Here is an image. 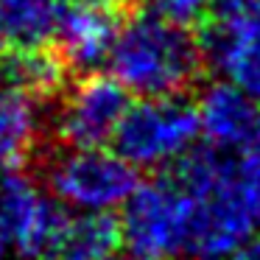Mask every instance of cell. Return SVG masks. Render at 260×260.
<instances>
[{
    "mask_svg": "<svg viewBox=\"0 0 260 260\" xmlns=\"http://www.w3.org/2000/svg\"><path fill=\"white\" fill-rule=\"evenodd\" d=\"M120 243V221L112 213H79L68 218L62 238L45 260H115Z\"/></svg>",
    "mask_w": 260,
    "mask_h": 260,
    "instance_id": "cell-14",
    "label": "cell"
},
{
    "mask_svg": "<svg viewBox=\"0 0 260 260\" xmlns=\"http://www.w3.org/2000/svg\"><path fill=\"white\" fill-rule=\"evenodd\" d=\"M70 3H98V0H70Z\"/></svg>",
    "mask_w": 260,
    "mask_h": 260,
    "instance_id": "cell-18",
    "label": "cell"
},
{
    "mask_svg": "<svg viewBox=\"0 0 260 260\" xmlns=\"http://www.w3.org/2000/svg\"><path fill=\"white\" fill-rule=\"evenodd\" d=\"M40 137L37 98L0 81V174L23 168Z\"/></svg>",
    "mask_w": 260,
    "mask_h": 260,
    "instance_id": "cell-12",
    "label": "cell"
},
{
    "mask_svg": "<svg viewBox=\"0 0 260 260\" xmlns=\"http://www.w3.org/2000/svg\"><path fill=\"white\" fill-rule=\"evenodd\" d=\"M0 79H3V84L25 92L37 101H45L64 90L68 64L59 56V51L48 45L6 51L0 59Z\"/></svg>",
    "mask_w": 260,
    "mask_h": 260,
    "instance_id": "cell-11",
    "label": "cell"
},
{
    "mask_svg": "<svg viewBox=\"0 0 260 260\" xmlns=\"http://www.w3.org/2000/svg\"><path fill=\"white\" fill-rule=\"evenodd\" d=\"M129 92L115 76L84 73L68 90L56 115V135L73 148L107 146L129 109Z\"/></svg>",
    "mask_w": 260,
    "mask_h": 260,
    "instance_id": "cell-7",
    "label": "cell"
},
{
    "mask_svg": "<svg viewBox=\"0 0 260 260\" xmlns=\"http://www.w3.org/2000/svg\"><path fill=\"white\" fill-rule=\"evenodd\" d=\"M232 260H260V232H252L241 243V249L232 254Z\"/></svg>",
    "mask_w": 260,
    "mask_h": 260,
    "instance_id": "cell-17",
    "label": "cell"
},
{
    "mask_svg": "<svg viewBox=\"0 0 260 260\" xmlns=\"http://www.w3.org/2000/svg\"><path fill=\"white\" fill-rule=\"evenodd\" d=\"M140 185L137 168L104 146L73 148L59 154L48 168V190L64 210L112 213Z\"/></svg>",
    "mask_w": 260,
    "mask_h": 260,
    "instance_id": "cell-3",
    "label": "cell"
},
{
    "mask_svg": "<svg viewBox=\"0 0 260 260\" xmlns=\"http://www.w3.org/2000/svg\"><path fill=\"white\" fill-rule=\"evenodd\" d=\"M204 70L226 76L235 87L260 101V17L215 20L196 28Z\"/></svg>",
    "mask_w": 260,
    "mask_h": 260,
    "instance_id": "cell-9",
    "label": "cell"
},
{
    "mask_svg": "<svg viewBox=\"0 0 260 260\" xmlns=\"http://www.w3.org/2000/svg\"><path fill=\"white\" fill-rule=\"evenodd\" d=\"M107 62L126 92L140 98L185 95L207 73L196 28L174 25L151 12L126 14Z\"/></svg>",
    "mask_w": 260,
    "mask_h": 260,
    "instance_id": "cell-1",
    "label": "cell"
},
{
    "mask_svg": "<svg viewBox=\"0 0 260 260\" xmlns=\"http://www.w3.org/2000/svg\"><path fill=\"white\" fill-rule=\"evenodd\" d=\"M199 132L210 146L243 154L260 146V101L232 81H213L196 101Z\"/></svg>",
    "mask_w": 260,
    "mask_h": 260,
    "instance_id": "cell-10",
    "label": "cell"
},
{
    "mask_svg": "<svg viewBox=\"0 0 260 260\" xmlns=\"http://www.w3.org/2000/svg\"><path fill=\"white\" fill-rule=\"evenodd\" d=\"M3 252H6V249H3V243H0V260H3Z\"/></svg>",
    "mask_w": 260,
    "mask_h": 260,
    "instance_id": "cell-19",
    "label": "cell"
},
{
    "mask_svg": "<svg viewBox=\"0 0 260 260\" xmlns=\"http://www.w3.org/2000/svg\"><path fill=\"white\" fill-rule=\"evenodd\" d=\"M129 12L132 9L126 0H98V3L62 6L53 40H59V56L64 59L68 70L95 73L109 59L118 28Z\"/></svg>",
    "mask_w": 260,
    "mask_h": 260,
    "instance_id": "cell-8",
    "label": "cell"
},
{
    "mask_svg": "<svg viewBox=\"0 0 260 260\" xmlns=\"http://www.w3.org/2000/svg\"><path fill=\"white\" fill-rule=\"evenodd\" d=\"M187 193V190H185ZM193 199L190 226H187L185 260H232L241 243L254 232V213L246 202V193L235 165L199 193H187Z\"/></svg>",
    "mask_w": 260,
    "mask_h": 260,
    "instance_id": "cell-5",
    "label": "cell"
},
{
    "mask_svg": "<svg viewBox=\"0 0 260 260\" xmlns=\"http://www.w3.org/2000/svg\"><path fill=\"white\" fill-rule=\"evenodd\" d=\"M70 213L20 168L0 174V243L23 260H45Z\"/></svg>",
    "mask_w": 260,
    "mask_h": 260,
    "instance_id": "cell-6",
    "label": "cell"
},
{
    "mask_svg": "<svg viewBox=\"0 0 260 260\" xmlns=\"http://www.w3.org/2000/svg\"><path fill=\"white\" fill-rule=\"evenodd\" d=\"M238 176H241V187L254 213V221H260V146L238 154Z\"/></svg>",
    "mask_w": 260,
    "mask_h": 260,
    "instance_id": "cell-16",
    "label": "cell"
},
{
    "mask_svg": "<svg viewBox=\"0 0 260 260\" xmlns=\"http://www.w3.org/2000/svg\"><path fill=\"white\" fill-rule=\"evenodd\" d=\"M143 3H146V12L185 28H199L207 20L210 9V0H143Z\"/></svg>",
    "mask_w": 260,
    "mask_h": 260,
    "instance_id": "cell-15",
    "label": "cell"
},
{
    "mask_svg": "<svg viewBox=\"0 0 260 260\" xmlns=\"http://www.w3.org/2000/svg\"><path fill=\"white\" fill-rule=\"evenodd\" d=\"M62 0H0V51L51 45Z\"/></svg>",
    "mask_w": 260,
    "mask_h": 260,
    "instance_id": "cell-13",
    "label": "cell"
},
{
    "mask_svg": "<svg viewBox=\"0 0 260 260\" xmlns=\"http://www.w3.org/2000/svg\"><path fill=\"white\" fill-rule=\"evenodd\" d=\"M190 210L193 199L168 174L137 185L123 204V215L118 218L126 252L148 260L182 257Z\"/></svg>",
    "mask_w": 260,
    "mask_h": 260,
    "instance_id": "cell-4",
    "label": "cell"
},
{
    "mask_svg": "<svg viewBox=\"0 0 260 260\" xmlns=\"http://www.w3.org/2000/svg\"><path fill=\"white\" fill-rule=\"evenodd\" d=\"M196 101L185 95L129 104L112 135L115 151L135 168H168L199 140Z\"/></svg>",
    "mask_w": 260,
    "mask_h": 260,
    "instance_id": "cell-2",
    "label": "cell"
}]
</instances>
